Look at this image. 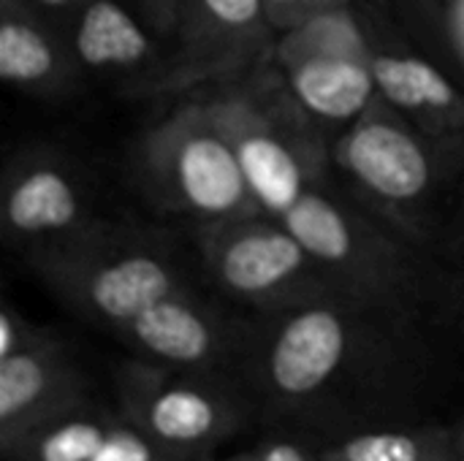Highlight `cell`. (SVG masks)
<instances>
[{
	"label": "cell",
	"mask_w": 464,
	"mask_h": 461,
	"mask_svg": "<svg viewBox=\"0 0 464 461\" xmlns=\"http://www.w3.org/2000/svg\"><path fill=\"white\" fill-rule=\"evenodd\" d=\"M462 361L459 342L334 296L253 315L239 380L266 432L321 443L362 427L432 421Z\"/></svg>",
	"instance_id": "1"
},
{
	"label": "cell",
	"mask_w": 464,
	"mask_h": 461,
	"mask_svg": "<svg viewBox=\"0 0 464 461\" xmlns=\"http://www.w3.org/2000/svg\"><path fill=\"white\" fill-rule=\"evenodd\" d=\"M343 296L405 315L464 345V269L405 239L332 185L280 217Z\"/></svg>",
	"instance_id": "2"
},
{
	"label": "cell",
	"mask_w": 464,
	"mask_h": 461,
	"mask_svg": "<svg viewBox=\"0 0 464 461\" xmlns=\"http://www.w3.org/2000/svg\"><path fill=\"white\" fill-rule=\"evenodd\" d=\"M44 288L114 337L147 307L201 280L196 250L152 223L92 217L63 242L24 255Z\"/></svg>",
	"instance_id": "3"
},
{
	"label": "cell",
	"mask_w": 464,
	"mask_h": 461,
	"mask_svg": "<svg viewBox=\"0 0 464 461\" xmlns=\"http://www.w3.org/2000/svg\"><path fill=\"white\" fill-rule=\"evenodd\" d=\"M334 187L364 212L454 264L462 177L381 95L332 144ZM462 269V266H459Z\"/></svg>",
	"instance_id": "4"
},
{
	"label": "cell",
	"mask_w": 464,
	"mask_h": 461,
	"mask_svg": "<svg viewBox=\"0 0 464 461\" xmlns=\"http://www.w3.org/2000/svg\"><path fill=\"white\" fill-rule=\"evenodd\" d=\"M204 101L261 212L285 217L307 193L334 182V141L299 106L272 60L239 82L207 90Z\"/></svg>",
	"instance_id": "5"
},
{
	"label": "cell",
	"mask_w": 464,
	"mask_h": 461,
	"mask_svg": "<svg viewBox=\"0 0 464 461\" xmlns=\"http://www.w3.org/2000/svg\"><path fill=\"white\" fill-rule=\"evenodd\" d=\"M130 160L144 198L190 226L261 212L237 152L204 98L185 101L152 122Z\"/></svg>",
	"instance_id": "6"
},
{
	"label": "cell",
	"mask_w": 464,
	"mask_h": 461,
	"mask_svg": "<svg viewBox=\"0 0 464 461\" xmlns=\"http://www.w3.org/2000/svg\"><path fill=\"white\" fill-rule=\"evenodd\" d=\"M190 242L207 288L250 315L343 296L310 247L266 212L193 226Z\"/></svg>",
	"instance_id": "7"
},
{
	"label": "cell",
	"mask_w": 464,
	"mask_h": 461,
	"mask_svg": "<svg viewBox=\"0 0 464 461\" xmlns=\"http://www.w3.org/2000/svg\"><path fill=\"white\" fill-rule=\"evenodd\" d=\"M117 408L144 435L185 461H215L218 451L256 421L237 378L128 359L114 375Z\"/></svg>",
	"instance_id": "8"
},
{
	"label": "cell",
	"mask_w": 464,
	"mask_h": 461,
	"mask_svg": "<svg viewBox=\"0 0 464 461\" xmlns=\"http://www.w3.org/2000/svg\"><path fill=\"white\" fill-rule=\"evenodd\" d=\"M375 27L362 0L324 8L277 33L272 62L299 106L334 141L378 98Z\"/></svg>",
	"instance_id": "9"
},
{
	"label": "cell",
	"mask_w": 464,
	"mask_h": 461,
	"mask_svg": "<svg viewBox=\"0 0 464 461\" xmlns=\"http://www.w3.org/2000/svg\"><path fill=\"white\" fill-rule=\"evenodd\" d=\"M179 27L155 95H185L239 82L266 65L275 27L264 0H177Z\"/></svg>",
	"instance_id": "10"
},
{
	"label": "cell",
	"mask_w": 464,
	"mask_h": 461,
	"mask_svg": "<svg viewBox=\"0 0 464 461\" xmlns=\"http://www.w3.org/2000/svg\"><path fill=\"white\" fill-rule=\"evenodd\" d=\"M250 329V312L220 299L207 283H198L147 307L117 340L139 359L239 380Z\"/></svg>",
	"instance_id": "11"
},
{
	"label": "cell",
	"mask_w": 464,
	"mask_h": 461,
	"mask_svg": "<svg viewBox=\"0 0 464 461\" xmlns=\"http://www.w3.org/2000/svg\"><path fill=\"white\" fill-rule=\"evenodd\" d=\"M92 217V193L76 160L52 147L16 149L0 185V231L11 250L30 255L68 239Z\"/></svg>",
	"instance_id": "12"
},
{
	"label": "cell",
	"mask_w": 464,
	"mask_h": 461,
	"mask_svg": "<svg viewBox=\"0 0 464 461\" xmlns=\"http://www.w3.org/2000/svg\"><path fill=\"white\" fill-rule=\"evenodd\" d=\"M372 71L378 95L389 101L464 179V90L421 49L389 35L378 22Z\"/></svg>",
	"instance_id": "13"
},
{
	"label": "cell",
	"mask_w": 464,
	"mask_h": 461,
	"mask_svg": "<svg viewBox=\"0 0 464 461\" xmlns=\"http://www.w3.org/2000/svg\"><path fill=\"white\" fill-rule=\"evenodd\" d=\"M87 399L90 378L65 337L41 326L27 345L0 356V448Z\"/></svg>",
	"instance_id": "14"
},
{
	"label": "cell",
	"mask_w": 464,
	"mask_h": 461,
	"mask_svg": "<svg viewBox=\"0 0 464 461\" xmlns=\"http://www.w3.org/2000/svg\"><path fill=\"white\" fill-rule=\"evenodd\" d=\"M84 76L111 79L130 98H152L171 46L117 0H73L65 27Z\"/></svg>",
	"instance_id": "15"
},
{
	"label": "cell",
	"mask_w": 464,
	"mask_h": 461,
	"mask_svg": "<svg viewBox=\"0 0 464 461\" xmlns=\"http://www.w3.org/2000/svg\"><path fill=\"white\" fill-rule=\"evenodd\" d=\"M5 461H185L144 435L120 408L87 399L35 427L8 448Z\"/></svg>",
	"instance_id": "16"
},
{
	"label": "cell",
	"mask_w": 464,
	"mask_h": 461,
	"mask_svg": "<svg viewBox=\"0 0 464 461\" xmlns=\"http://www.w3.org/2000/svg\"><path fill=\"white\" fill-rule=\"evenodd\" d=\"M0 76L35 98H68L87 79L65 30L46 22L33 0H0Z\"/></svg>",
	"instance_id": "17"
},
{
	"label": "cell",
	"mask_w": 464,
	"mask_h": 461,
	"mask_svg": "<svg viewBox=\"0 0 464 461\" xmlns=\"http://www.w3.org/2000/svg\"><path fill=\"white\" fill-rule=\"evenodd\" d=\"M321 461H459L449 421L362 427L315 443Z\"/></svg>",
	"instance_id": "18"
},
{
	"label": "cell",
	"mask_w": 464,
	"mask_h": 461,
	"mask_svg": "<svg viewBox=\"0 0 464 461\" xmlns=\"http://www.w3.org/2000/svg\"><path fill=\"white\" fill-rule=\"evenodd\" d=\"M416 49L464 90V0H381Z\"/></svg>",
	"instance_id": "19"
},
{
	"label": "cell",
	"mask_w": 464,
	"mask_h": 461,
	"mask_svg": "<svg viewBox=\"0 0 464 461\" xmlns=\"http://www.w3.org/2000/svg\"><path fill=\"white\" fill-rule=\"evenodd\" d=\"M215 461H321L315 443L285 435V432H266L264 440L253 443L250 448H242L237 454H228Z\"/></svg>",
	"instance_id": "20"
},
{
	"label": "cell",
	"mask_w": 464,
	"mask_h": 461,
	"mask_svg": "<svg viewBox=\"0 0 464 461\" xmlns=\"http://www.w3.org/2000/svg\"><path fill=\"white\" fill-rule=\"evenodd\" d=\"M343 3H351V0H264V8H266V16H269L275 33H283V30L294 27L296 22L313 16L324 8L343 5Z\"/></svg>",
	"instance_id": "21"
},
{
	"label": "cell",
	"mask_w": 464,
	"mask_h": 461,
	"mask_svg": "<svg viewBox=\"0 0 464 461\" xmlns=\"http://www.w3.org/2000/svg\"><path fill=\"white\" fill-rule=\"evenodd\" d=\"M136 11L144 24L169 46H174L177 27H179V8L177 0H136Z\"/></svg>",
	"instance_id": "22"
},
{
	"label": "cell",
	"mask_w": 464,
	"mask_h": 461,
	"mask_svg": "<svg viewBox=\"0 0 464 461\" xmlns=\"http://www.w3.org/2000/svg\"><path fill=\"white\" fill-rule=\"evenodd\" d=\"M38 323H33L30 318H24L16 307L3 304L0 310V356H8L14 351H19L22 345H27L35 334H38Z\"/></svg>",
	"instance_id": "23"
},
{
	"label": "cell",
	"mask_w": 464,
	"mask_h": 461,
	"mask_svg": "<svg viewBox=\"0 0 464 461\" xmlns=\"http://www.w3.org/2000/svg\"><path fill=\"white\" fill-rule=\"evenodd\" d=\"M454 258L464 269V182L459 193V206H457V228H454Z\"/></svg>",
	"instance_id": "24"
},
{
	"label": "cell",
	"mask_w": 464,
	"mask_h": 461,
	"mask_svg": "<svg viewBox=\"0 0 464 461\" xmlns=\"http://www.w3.org/2000/svg\"><path fill=\"white\" fill-rule=\"evenodd\" d=\"M451 427V435H454V446H457V454H459V461H464V410L449 421Z\"/></svg>",
	"instance_id": "25"
},
{
	"label": "cell",
	"mask_w": 464,
	"mask_h": 461,
	"mask_svg": "<svg viewBox=\"0 0 464 461\" xmlns=\"http://www.w3.org/2000/svg\"><path fill=\"white\" fill-rule=\"evenodd\" d=\"M33 3H35V0H33ZM41 3H57V5H60V3H73V0H41Z\"/></svg>",
	"instance_id": "26"
}]
</instances>
